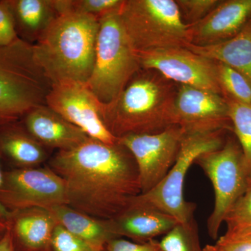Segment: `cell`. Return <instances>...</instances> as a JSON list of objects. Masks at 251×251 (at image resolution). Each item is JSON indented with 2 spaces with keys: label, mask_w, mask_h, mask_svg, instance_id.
<instances>
[{
  "label": "cell",
  "mask_w": 251,
  "mask_h": 251,
  "mask_svg": "<svg viewBox=\"0 0 251 251\" xmlns=\"http://www.w3.org/2000/svg\"><path fill=\"white\" fill-rule=\"evenodd\" d=\"M49 165L64 180L68 205L97 219H114L141 193L134 158L118 142L109 145L89 138L57 151Z\"/></svg>",
  "instance_id": "1"
},
{
  "label": "cell",
  "mask_w": 251,
  "mask_h": 251,
  "mask_svg": "<svg viewBox=\"0 0 251 251\" xmlns=\"http://www.w3.org/2000/svg\"><path fill=\"white\" fill-rule=\"evenodd\" d=\"M99 19L75 12L59 14L33 44L38 65L52 85L87 84L93 70Z\"/></svg>",
  "instance_id": "2"
},
{
  "label": "cell",
  "mask_w": 251,
  "mask_h": 251,
  "mask_svg": "<svg viewBox=\"0 0 251 251\" xmlns=\"http://www.w3.org/2000/svg\"><path fill=\"white\" fill-rule=\"evenodd\" d=\"M178 85L156 70L141 68L115 100L102 105L105 126L117 139L163 131L174 125Z\"/></svg>",
  "instance_id": "3"
},
{
  "label": "cell",
  "mask_w": 251,
  "mask_h": 251,
  "mask_svg": "<svg viewBox=\"0 0 251 251\" xmlns=\"http://www.w3.org/2000/svg\"><path fill=\"white\" fill-rule=\"evenodd\" d=\"M51 87L31 44L18 38L0 46V127L21 121L33 108L46 104Z\"/></svg>",
  "instance_id": "4"
},
{
  "label": "cell",
  "mask_w": 251,
  "mask_h": 251,
  "mask_svg": "<svg viewBox=\"0 0 251 251\" xmlns=\"http://www.w3.org/2000/svg\"><path fill=\"white\" fill-rule=\"evenodd\" d=\"M120 10L99 20L93 70L86 84L102 105L115 100L141 69L138 52L122 25Z\"/></svg>",
  "instance_id": "5"
},
{
  "label": "cell",
  "mask_w": 251,
  "mask_h": 251,
  "mask_svg": "<svg viewBox=\"0 0 251 251\" xmlns=\"http://www.w3.org/2000/svg\"><path fill=\"white\" fill-rule=\"evenodd\" d=\"M120 16L138 53L186 48L190 44L188 26L175 0H124Z\"/></svg>",
  "instance_id": "6"
},
{
  "label": "cell",
  "mask_w": 251,
  "mask_h": 251,
  "mask_svg": "<svg viewBox=\"0 0 251 251\" xmlns=\"http://www.w3.org/2000/svg\"><path fill=\"white\" fill-rule=\"evenodd\" d=\"M195 163L202 168L214 188L215 201L206 222L211 239H219L225 218L247 190L251 177L238 141L227 140L221 148L198 156Z\"/></svg>",
  "instance_id": "7"
},
{
  "label": "cell",
  "mask_w": 251,
  "mask_h": 251,
  "mask_svg": "<svg viewBox=\"0 0 251 251\" xmlns=\"http://www.w3.org/2000/svg\"><path fill=\"white\" fill-rule=\"evenodd\" d=\"M224 132L185 135L177 159L166 177L156 187L148 192L140 193L133 200L166 213L179 224L194 219L196 204L188 202L184 198L186 174L198 156L218 150L224 145Z\"/></svg>",
  "instance_id": "8"
},
{
  "label": "cell",
  "mask_w": 251,
  "mask_h": 251,
  "mask_svg": "<svg viewBox=\"0 0 251 251\" xmlns=\"http://www.w3.org/2000/svg\"><path fill=\"white\" fill-rule=\"evenodd\" d=\"M0 202L9 212L68 205L64 180L49 167L14 168L3 173Z\"/></svg>",
  "instance_id": "9"
},
{
  "label": "cell",
  "mask_w": 251,
  "mask_h": 251,
  "mask_svg": "<svg viewBox=\"0 0 251 251\" xmlns=\"http://www.w3.org/2000/svg\"><path fill=\"white\" fill-rule=\"evenodd\" d=\"M185 134L173 125L160 133L126 135L117 139L134 158L141 193L156 187L171 171L179 156Z\"/></svg>",
  "instance_id": "10"
},
{
  "label": "cell",
  "mask_w": 251,
  "mask_h": 251,
  "mask_svg": "<svg viewBox=\"0 0 251 251\" xmlns=\"http://www.w3.org/2000/svg\"><path fill=\"white\" fill-rule=\"evenodd\" d=\"M142 69H153L175 83L220 94L218 62L177 48L138 53Z\"/></svg>",
  "instance_id": "11"
},
{
  "label": "cell",
  "mask_w": 251,
  "mask_h": 251,
  "mask_svg": "<svg viewBox=\"0 0 251 251\" xmlns=\"http://www.w3.org/2000/svg\"><path fill=\"white\" fill-rule=\"evenodd\" d=\"M227 100L220 94L178 85L173 123L185 135L209 134L232 130Z\"/></svg>",
  "instance_id": "12"
},
{
  "label": "cell",
  "mask_w": 251,
  "mask_h": 251,
  "mask_svg": "<svg viewBox=\"0 0 251 251\" xmlns=\"http://www.w3.org/2000/svg\"><path fill=\"white\" fill-rule=\"evenodd\" d=\"M46 104L92 139L113 145L117 138L102 118V104L85 84L65 82L52 85Z\"/></svg>",
  "instance_id": "13"
},
{
  "label": "cell",
  "mask_w": 251,
  "mask_h": 251,
  "mask_svg": "<svg viewBox=\"0 0 251 251\" xmlns=\"http://www.w3.org/2000/svg\"><path fill=\"white\" fill-rule=\"evenodd\" d=\"M251 16V0L221 1L205 18L188 25L190 44L206 46L228 40L237 35Z\"/></svg>",
  "instance_id": "14"
},
{
  "label": "cell",
  "mask_w": 251,
  "mask_h": 251,
  "mask_svg": "<svg viewBox=\"0 0 251 251\" xmlns=\"http://www.w3.org/2000/svg\"><path fill=\"white\" fill-rule=\"evenodd\" d=\"M21 122L44 148L58 151L72 150L90 138L46 104L33 108Z\"/></svg>",
  "instance_id": "15"
},
{
  "label": "cell",
  "mask_w": 251,
  "mask_h": 251,
  "mask_svg": "<svg viewBox=\"0 0 251 251\" xmlns=\"http://www.w3.org/2000/svg\"><path fill=\"white\" fill-rule=\"evenodd\" d=\"M110 221L117 237L128 238L138 243L164 236L179 224L166 213L133 199L125 210Z\"/></svg>",
  "instance_id": "16"
},
{
  "label": "cell",
  "mask_w": 251,
  "mask_h": 251,
  "mask_svg": "<svg viewBox=\"0 0 251 251\" xmlns=\"http://www.w3.org/2000/svg\"><path fill=\"white\" fill-rule=\"evenodd\" d=\"M57 224L50 211L30 208L10 212L7 229L17 251H50Z\"/></svg>",
  "instance_id": "17"
},
{
  "label": "cell",
  "mask_w": 251,
  "mask_h": 251,
  "mask_svg": "<svg viewBox=\"0 0 251 251\" xmlns=\"http://www.w3.org/2000/svg\"><path fill=\"white\" fill-rule=\"evenodd\" d=\"M0 154L15 168H37L48 158L46 148L21 121L0 127Z\"/></svg>",
  "instance_id": "18"
},
{
  "label": "cell",
  "mask_w": 251,
  "mask_h": 251,
  "mask_svg": "<svg viewBox=\"0 0 251 251\" xmlns=\"http://www.w3.org/2000/svg\"><path fill=\"white\" fill-rule=\"evenodd\" d=\"M19 39L35 44L59 15L54 0H6Z\"/></svg>",
  "instance_id": "19"
},
{
  "label": "cell",
  "mask_w": 251,
  "mask_h": 251,
  "mask_svg": "<svg viewBox=\"0 0 251 251\" xmlns=\"http://www.w3.org/2000/svg\"><path fill=\"white\" fill-rule=\"evenodd\" d=\"M186 49L240 73L251 84V19L228 40L206 46L188 44Z\"/></svg>",
  "instance_id": "20"
},
{
  "label": "cell",
  "mask_w": 251,
  "mask_h": 251,
  "mask_svg": "<svg viewBox=\"0 0 251 251\" xmlns=\"http://www.w3.org/2000/svg\"><path fill=\"white\" fill-rule=\"evenodd\" d=\"M50 211L57 224L99 251H104L107 243L117 237L110 220L92 217L69 205L55 206Z\"/></svg>",
  "instance_id": "21"
},
{
  "label": "cell",
  "mask_w": 251,
  "mask_h": 251,
  "mask_svg": "<svg viewBox=\"0 0 251 251\" xmlns=\"http://www.w3.org/2000/svg\"><path fill=\"white\" fill-rule=\"evenodd\" d=\"M228 105V115L232 130L242 148L246 165L251 175V105L225 97Z\"/></svg>",
  "instance_id": "22"
},
{
  "label": "cell",
  "mask_w": 251,
  "mask_h": 251,
  "mask_svg": "<svg viewBox=\"0 0 251 251\" xmlns=\"http://www.w3.org/2000/svg\"><path fill=\"white\" fill-rule=\"evenodd\" d=\"M163 251H202L196 220L178 224L159 242Z\"/></svg>",
  "instance_id": "23"
},
{
  "label": "cell",
  "mask_w": 251,
  "mask_h": 251,
  "mask_svg": "<svg viewBox=\"0 0 251 251\" xmlns=\"http://www.w3.org/2000/svg\"><path fill=\"white\" fill-rule=\"evenodd\" d=\"M227 229L224 235L229 237L251 234V177L247 190L229 209L225 218Z\"/></svg>",
  "instance_id": "24"
},
{
  "label": "cell",
  "mask_w": 251,
  "mask_h": 251,
  "mask_svg": "<svg viewBox=\"0 0 251 251\" xmlns=\"http://www.w3.org/2000/svg\"><path fill=\"white\" fill-rule=\"evenodd\" d=\"M220 85L224 97L251 105V84L240 73L218 62Z\"/></svg>",
  "instance_id": "25"
},
{
  "label": "cell",
  "mask_w": 251,
  "mask_h": 251,
  "mask_svg": "<svg viewBox=\"0 0 251 251\" xmlns=\"http://www.w3.org/2000/svg\"><path fill=\"white\" fill-rule=\"evenodd\" d=\"M124 0H54L59 14L75 12L99 18L119 11Z\"/></svg>",
  "instance_id": "26"
},
{
  "label": "cell",
  "mask_w": 251,
  "mask_h": 251,
  "mask_svg": "<svg viewBox=\"0 0 251 251\" xmlns=\"http://www.w3.org/2000/svg\"><path fill=\"white\" fill-rule=\"evenodd\" d=\"M185 24L192 25L201 21L211 12L221 1L218 0H176Z\"/></svg>",
  "instance_id": "27"
},
{
  "label": "cell",
  "mask_w": 251,
  "mask_h": 251,
  "mask_svg": "<svg viewBox=\"0 0 251 251\" xmlns=\"http://www.w3.org/2000/svg\"><path fill=\"white\" fill-rule=\"evenodd\" d=\"M50 251H100L57 224L51 239Z\"/></svg>",
  "instance_id": "28"
},
{
  "label": "cell",
  "mask_w": 251,
  "mask_h": 251,
  "mask_svg": "<svg viewBox=\"0 0 251 251\" xmlns=\"http://www.w3.org/2000/svg\"><path fill=\"white\" fill-rule=\"evenodd\" d=\"M18 36L6 0H0V46L10 45L17 40Z\"/></svg>",
  "instance_id": "29"
},
{
  "label": "cell",
  "mask_w": 251,
  "mask_h": 251,
  "mask_svg": "<svg viewBox=\"0 0 251 251\" xmlns=\"http://www.w3.org/2000/svg\"><path fill=\"white\" fill-rule=\"evenodd\" d=\"M104 251H163L159 242L153 239L149 242H130L122 237H117L109 241Z\"/></svg>",
  "instance_id": "30"
},
{
  "label": "cell",
  "mask_w": 251,
  "mask_h": 251,
  "mask_svg": "<svg viewBox=\"0 0 251 251\" xmlns=\"http://www.w3.org/2000/svg\"><path fill=\"white\" fill-rule=\"evenodd\" d=\"M216 244L226 251H251V234L235 237L222 235Z\"/></svg>",
  "instance_id": "31"
},
{
  "label": "cell",
  "mask_w": 251,
  "mask_h": 251,
  "mask_svg": "<svg viewBox=\"0 0 251 251\" xmlns=\"http://www.w3.org/2000/svg\"><path fill=\"white\" fill-rule=\"evenodd\" d=\"M1 154H0V186L2 183L3 173L4 171L1 170ZM10 212L6 210L0 202V234H4L8 227V220H9Z\"/></svg>",
  "instance_id": "32"
},
{
  "label": "cell",
  "mask_w": 251,
  "mask_h": 251,
  "mask_svg": "<svg viewBox=\"0 0 251 251\" xmlns=\"http://www.w3.org/2000/svg\"><path fill=\"white\" fill-rule=\"evenodd\" d=\"M0 251H17L13 242L11 232L8 229L0 241Z\"/></svg>",
  "instance_id": "33"
},
{
  "label": "cell",
  "mask_w": 251,
  "mask_h": 251,
  "mask_svg": "<svg viewBox=\"0 0 251 251\" xmlns=\"http://www.w3.org/2000/svg\"><path fill=\"white\" fill-rule=\"evenodd\" d=\"M202 251H226L223 248L220 247L217 244H207L205 247L203 248Z\"/></svg>",
  "instance_id": "34"
},
{
  "label": "cell",
  "mask_w": 251,
  "mask_h": 251,
  "mask_svg": "<svg viewBox=\"0 0 251 251\" xmlns=\"http://www.w3.org/2000/svg\"><path fill=\"white\" fill-rule=\"evenodd\" d=\"M4 234H0V241H1V238H2Z\"/></svg>",
  "instance_id": "35"
}]
</instances>
